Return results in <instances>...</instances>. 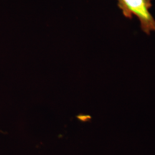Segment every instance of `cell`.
Masks as SVG:
<instances>
[{
  "instance_id": "cell-1",
  "label": "cell",
  "mask_w": 155,
  "mask_h": 155,
  "mask_svg": "<svg viewBox=\"0 0 155 155\" xmlns=\"http://www.w3.org/2000/svg\"><path fill=\"white\" fill-rule=\"evenodd\" d=\"M119 8L127 18L137 17L143 32L150 35L155 32V19L150 12L152 0H117Z\"/></svg>"
}]
</instances>
